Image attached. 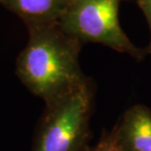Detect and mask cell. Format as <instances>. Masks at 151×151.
Returning <instances> with one entry per match:
<instances>
[{
    "label": "cell",
    "instance_id": "obj_1",
    "mask_svg": "<svg viewBox=\"0 0 151 151\" xmlns=\"http://www.w3.org/2000/svg\"><path fill=\"white\" fill-rule=\"evenodd\" d=\"M29 40L16 60V75L44 103L77 88L88 80L80 64L83 47L58 24L28 29Z\"/></svg>",
    "mask_w": 151,
    "mask_h": 151
},
{
    "label": "cell",
    "instance_id": "obj_2",
    "mask_svg": "<svg viewBox=\"0 0 151 151\" xmlns=\"http://www.w3.org/2000/svg\"><path fill=\"white\" fill-rule=\"evenodd\" d=\"M95 83H86L45 103L31 151H88Z\"/></svg>",
    "mask_w": 151,
    "mask_h": 151
},
{
    "label": "cell",
    "instance_id": "obj_3",
    "mask_svg": "<svg viewBox=\"0 0 151 151\" xmlns=\"http://www.w3.org/2000/svg\"><path fill=\"white\" fill-rule=\"evenodd\" d=\"M122 0H72L58 25L81 43H99L137 61L147 55L145 48L134 45L119 21Z\"/></svg>",
    "mask_w": 151,
    "mask_h": 151
},
{
    "label": "cell",
    "instance_id": "obj_4",
    "mask_svg": "<svg viewBox=\"0 0 151 151\" xmlns=\"http://www.w3.org/2000/svg\"><path fill=\"white\" fill-rule=\"evenodd\" d=\"M112 129L119 151H151V110L145 105L131 106Z\"/></svg>",
    "mask_w": 151,
    "mask_h": 151
},
{
    "label": "cell",
    "instance_id": "obj_5",
    "mask_svg": "<svg viewBox=\"0 0 151 151\" xmlns=\"http://www.w3.org/2000/svg\"><path fill=\"white\" fill-rule=\"evenodd\" d=\"M72 0H0V5L17 15L27 28L58 24Z\"/></svg>",
    "mask_w": 151,
    "mask_h": 151
},
{
    "label": "cell",
    "instance_id": "obj_6",
    "mask_svg": "<svg viewBox=\"0 0 151 151\" xmlns=\"http://www.w3.org/2000/svg\"><path fill=\"white\" fill-rule=\"evenodd\" d=\"M88 151H119L113 129L102 131L98 142L96 145L90 147Z\"/></svg>",
    "mask_w": 151,
    "mask_h": 151
},
{
    "label": "cell",
    "instance_id": "obj_7",
    "mask_svg": "<svg viewBox=\"0 0 151 151\" xmlns=\"http://www.w3.org/2000/svg\"><path fill=\"white\" fill-rule=\"evenodd\" d=\"M134 1L137 2L138 7L142 11V13L146 18L147 24H148L150 31V40L148 45L145 47V50L147 55H151V0H134Z\"/></svg>",
    "mask_w": 151,
    "mask_h": 151
}]
</instances>
